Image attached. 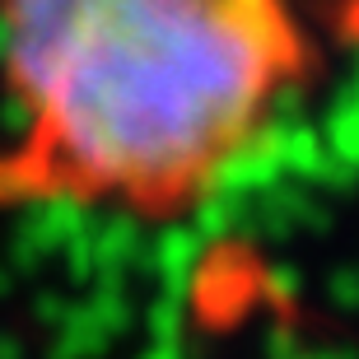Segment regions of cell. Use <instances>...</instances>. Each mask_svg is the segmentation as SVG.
<instances>
[{
	"instance_id": "1",
	"label": "cell",
	"mask_w": 359,
	"mask_h": 359,
	"mask_svg": "<svg viewBox=\"0 0 359 359\" xmlns=\"http://www.w3.org/2000/svg\"><path fill=\"white\" fill-rule=\"evenodd\" d=\"M308 75L294 0H0V210L182 219Z\"/></svg>"
}]
</instances>
